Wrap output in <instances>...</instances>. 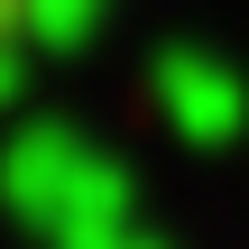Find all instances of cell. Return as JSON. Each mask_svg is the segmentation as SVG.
Instances as JSON below:
<instances>
[{
    "label": "cell",
    "mask_w": 249,
    "mask_h": 249,
    "mask_svg": "<svg viewBox=\"0 0 249 249\" xmlns=\"http://www.w3.org/2000/svg\"><path fill=\"white\" fill-rule=\"evenodd\" d=\"M46 9L55 0H0V111H9V92H18V74H28V55L46 37Z\"/></svg>",
    "instance_id": "obj_1"
}]
</instances>
